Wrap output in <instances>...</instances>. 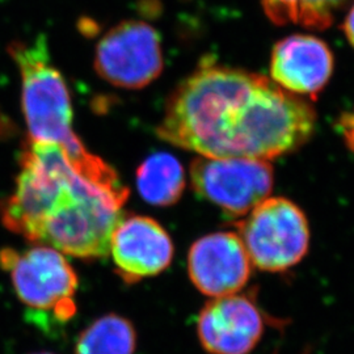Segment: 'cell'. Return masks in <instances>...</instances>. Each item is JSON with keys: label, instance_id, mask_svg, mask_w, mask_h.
I'll use <instances>...</instances> for the list:
<instances>
[{"label": "cell", "instance_id": "12", "mask_svg": "<svg viewBox=\"0 0 354 354\" xmlns=\"http://www.w3.org/2000/svg\"><path fill=\"white\" fill-rule=\"evenodd\" d=\"M185 171L168 152L149 156L137 171V188L146 203L167 207L176 203L185 189Z\"/></svg>", "mask_w": 354, "mask_h": 354}, {"label": "cell", "instance_id": "7", "mask_svg": "<svg viewBox=\"0 0 354 354\" xmlns=\"http://www.w3.org/2000/svg\"><path fill=\"white\" fill-rule=\"evenodd\" d=\"M95 70L105 82L140 89L156 80L165 58L159 33L142 20H125L109 29L95 51Z\"/></svg>", "mask_w": 354, "mask_h": 354}, {"label": "cell", "instance_id": "8", "mask_svg": "<svg viewBox=\"0 0 354 354\" xmlns=\"http://www.w3.org/2000/svg\"><path fill=\"white\" fill-rule=\"evenodd\" d=\"M109 251L118 276L131 285L165 270L174 257V244L155 219L130 215L114 228Z\"/></svg>", "mask_w": 354, "mask_h": 354}, {"label": "cell", "instance_id": "3", "mask_svg": "<svg viewBox=\"0 0 354 354\" xmlns=\"http://www.w3.org/2000/svg\"><path fill=\"white\" fill-rule=\"evenodd\" d=\"M8 51L21 75V105L29 140L61 145L74 159L89 151L73 130V104L62 74L51 64L44 37L15 41Z\"/></svg>", "mask_w": 354, "mask_h": 354}, {"label": "cell", "instance_id": "1", "mask_svg": "<svg viewBox=\"0 0 354 354\" xmlns=\"http://www.w3.org/2000/svg\"><path fill=\"white\" fill-rule=\"evenodd\" d=\"M317 112L273 80L205 58L171 93L156 134L206 158L270 160L297 151Z\"/></svg>", "mask_w": 354, "mask_h": 354}, {"label": "cell", "instance_id": "17", "mask_svg": "<svg viewBox=\"0 0 354 354\" xmlns=\"http://www.w3.org/2000/svg\"><path fill=\"white\" fill-rule=\"evenodd\" d=\"M13 133L12 122L8 121V118L0 112V140L7 138Z\"/></svg>", "mask_w": 354, "mask_h": 354}, {"label": "cell", "instance_id": "2", "mask_svg": "<svg viewBox=\"0 0 354 354\" xmlns=\"http://www.w3.org/2000/svg\"><path fill=\"white\" fill-rule=\"evenodd\" d=\"M129 189L102 158L73 159L61 145L26 140L12 194L0 203L4 227L82 260L106 257Z\"/></svg>", "mask_w": 354, "mask_h": 354}, {"label": "cell", "instance_id": "11", "mask_svg": "<svg viewBox=\"0 0 354 354\" xmlns=\"http://www.w3.org/2000/svg\"><path fill=\"white\" fill-rule=\"evenodd\" d=\"M335 58L328 45L310 35H291L279 41L270 55V76L281 88L317 99L328 84Z\"/></svg>", "mask_w": 354, "mask_h": 354}, {"label": "cell", "instance_id": "15", "mask_svg": "<svg viewBox=\"0 0 354 354\" xmlns=\"http://www.w3.org/2000/svg\"><path fill=\"white\" fill-rule=\"evenodd\" d=\"M337 125L346 146L354 152V108L351 112L342 114Z\"/></svg>", "mask_w": 354, "mask_h": 354}, {"label": "cell", "instance_id": "14", "mask_svg": "<svg viewBox=\"0 0 354 354\" xmlns=\"http://www.w3.org/2000/svg\"><path fill=\"white\" fill-rule=\"evenodd\" d=\"M137 333L133 324L117 314H108L84 329L75 344V354H134Z\"/></svg>", "mask_w": 354, "mask_h": 354}, {"label": "cell", "instance_id": "5", "mask_svg": "<svg viewBox=\"0 0 354 354\" xmlns=\"http://www.w3.org/2000/svg\"><path fill=\"white\" fill-rule=\"evenodd\" d=\"M0 268L10 273L17 298L29 308L53 313L61 322L75 314V269L62 253L46 245L26 251L3 248Z\"/></svg>", "mask_w": 354, "mask_h": 354}, {"label": "cell", "instance_id": "10", "mask_svg": "<svg viewBox=\"0 0 354 354\" xmlns=\"http://www.w3.org/2000/svg\"><path fill=\"white\" fill-rule=\"evenodd\" d=\"M197 332L210 354H248L263 336L264 319L252 299L232 294L203 307Z\"/></svg>", "mask_w": 354, "mask_h": 354}, {"label": "cell", "instance_id": "16", "mask_svg": "<svg viewBox=\"0 0 354 354\" xmlns=\"http://www.w3.org/2000/svg\"><path fill=\"white\" fill-rule=\"evenodd\" d=\"M342 30L348 38L349 44L354 48V4L351 7L349 12L346 13L345 20L342 23Z\"/></svg>", "mask_w": 354, "mask_h": 354}, {"label": "cell", "instance_id": "18", "mask_svg": "<svg viewBox=\"0 0 354 354\" xmlns=\"http://www.w3.org/2000/svg\"><path fill=\"white\" fill-rule=\"evenodd\" d=\"M35 354H53V353H35Z\"/></svg>", "mask_w": 354, "mask_h": 354}, {"label": "cell", "instance_id": "6", "mask_svg": "<svg viewBox=\"0 0 354 354\" xmlns=\"http://www.w3.org/2000/svg\"><path fill=\"white\" fill-rule=\"evenodd\" d=\"M193 189L231 216H244L269 197L273 168L268 160L198 156L190 165Z\"/></svg>", "mask_w": 354, "mask_h": 354}, {"label": "cell", "instance_id": "9", "mask_svg": "<svg viewBox=\"0 0 354 354\" xmlns=\"http://www.w3.org/2000/svg\"><path fill=\"white\" fill-rule=\"evenodd\" d=\"M251 264L241 236L235 232L206 235L193 243L188 256L193 285L214 298L241 290L251 276Z\"/></svg>", "mask_w": 354, "mask_h": 354}, {"label": "cell", "instance_id": "13", "mask_svg": "<svg viewBox=\"0 0 354 354\" xmlns=\"http://www.w3.org/2000/svg\"><path fill=\"white\" fill-rule=\"evenodd\" d=\"M351 0H261L268 19L276 26H299L307 29H327L336 15Z\"/></svg>", "mask_w": 354, "mask_h": 354}, {"label": "cell", "instance_id": "4", "mask_svg": "<svg viewBox=\"0 0 354 354\" xmlns=\"http://www.w3.org/2000/svg\"><path fill=\"white\" fill-rule=\"evenodd\" d=\"M239 236L253 266L283 272L308 251L310 228L301 207L283 197L266 198L238 223Z\"/></svg>", "mask_w": 354, "mask_h": 354}]
</instances>
